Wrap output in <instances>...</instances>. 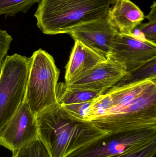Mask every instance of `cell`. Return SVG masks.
<instances>
[{"label":"cell","instance_id":"cell-13","mask_svg":"<svg viewBox=\"0 0 156 157\" xmlns=\"http://www.w3.org/2000/svg\"><path fill=\"white\" fill-rule=\"evenodd\" d=\"M104 92L85 89L71 88L65 83L57 85L56 94L57 103L59 106L92 101L95 98Z\"/></svg>","mask_w":156,"mask_h":157},{"label":"cell","instance_id":"cell-8","mask_svg":"<svg viewBox=\"0 0 156 157\" xmlns=\"http://www.w3.org/2000/svg\"><path fill=\"white\" fill-rule=\"evenodd\" d=\"M37 138L36 116L25 101L0 131V145L14 154Z\"/></svg>","mask_w":156,"mask_h":157},{"label":"cell","instance_id":"cell-18","mask_svg":"<svg viewBox=\"0 0 156 157\" xmlns=\"http://www.w3.org/2000/svg\"><path fill=\"white\" fill-rule=\"evenodd\" d=\"M91 103L92 101H89L60 106L75 119L85 121V120L89 114Z\"/></svg>","mask_w":156,"mask_h":157},{"label":"cell","instance_id":"cell-14","mask_svg":"<svg viewBox=\"0 0 156 157\" xmlns=\"http://www.w3.org/2000/svg\"><path fill=\"white\" fill-rule=\"evenodd\" d=\"M154 78H156V58L125 75L114 86H119Z\"/></svg>","mask_w":156,"mask_h":157},{"label":"cell","instance_id":"cell-3","mask_svg":"<svg viewBox=\"0 0 156 157\" xmlns=\"http://www.w3.org/2000/svg\"><path fill=\"white\" fill-rule=\"evenodd\" d=\"M92 122L108 133L156 126V78L132 100L112 106Z\"/></svg>","mask_w":156,"mask_h":157},{"label":"cell","instance_id":"cell-15","mask_svg":"<svg viewBox=\"0 0 156 157\" xmlns=\"http://www.w3.org/2000/svg\"><path fill=\"white\" fill-rule=\"evenodd\" d=\"M41 0H0V15L13 17L19 13L28 12L35 4Z\"/></svg>","mask_w":156,"mask_h":157},{"label":"cell","instance_id":"cell-20","mask_svg":"<svg viewBox=\"0 0 156 157\" xmlns=\"http://www.w3.org/2000/svg\"><path fill=\"white\" fill-rule=\"evenodd\" d=\"M12 40V36L6 30L0 29V67L8 52Z\"/></svg>","mask_w":156,"mask_h":157},{"label":"cell","instance_id":"cell-21","mask_svg":"<svg viewBox=\"0 0 156 157\" xmlns=\"http://www.w3.org/2000/svg\"><path fill=\"white\" fill-rule=\"evenodd\" d=\"M116 1V0H111V4H113V3Z\"/></svg>","mask_w":156,"mask_h":157},{"label":"cell","instance_id":"cell-6","mask_svg":"<svg viewBox=\"0 0 156 157\" xmlns=\"http://www.w3.org/2000/svg\"><path fill=\"white\" fill-rule=\"evenodd\" d=\"M156 141V126L108 133L66 157H112Z\"/></svg>","mask_w":156,"mask_h":157},{"label":"cell","instance_id":"cell-1","mask_svg":"<svg viewBox=\"0 0 156 157\" xmlns=\"http://www.w3.org/2000/svg\"><path fill=\"white\" fill-rule=\"evenodd\" d=\"M36 120L38 138L50 157H66L108 133L92 122L75 119L57 103L38 113Z\"/></svg>","mask_w":156,"mask_h":157},{"label":"cell","instance_id":"cell-19","mask_svg":"<svg viewBox=\"0 0 156 157\" xmlns=\"http://www.w3.org/2000/svg\"><path fill=\"white\" fill-rule=\"evenodd\" d=\"M156 153V141H154L140 148L112 157H154Z\"/></svg>","mask_w":156,"mask_h":157},{"label":"cell","instance_id":"cell-12","mask_svg":"<svg viewBox=\"0 0 156 157\" xmlns=\"http://www.w3.org/2000/svg\"><path fill=\"white\" fill-rule=\"evenodd\" d=\"M109 24L118 33L130 35L142 24L144 14L131 0H116L106 15Z\"/></svg>","mask_w":156,"mask_h":157},{"label":"cell","instance_id":"cell-2","mask_svg":"<svg viewBox=\"0 0 156 157\" xmlns=\"http://www.w3.org/2000/svg\"><path fill=\"white\" fill-rule=\"evenodd\" d=\"M111 0H41L34 14L45 35L68 34L75 28L106 16Z\"/></svg>","mask_w":156,"mask_h":157},{"label":"cell","instance_id":"cell-5","mask_svg":"<svg viewBox=\"0 0 156 157\" xmlns=\"http://www.w3.org/2000/svg\"><path fill=\"white\" fill-rule=\"evenodd\" d=\"M29 58L7 56L0 67V131L25 101Z\"/></svg>","mask_w":156,"mask_h":157},{"label":"cell","instance_id":"cell-16","mask_svg":"<svg viewBox=\"0 0 156 157\" xmlns=\"http://www.w3.org/2000/svg\"><path fill=\"white\" fill-rule=\"evenodd\" d=\"M145 18L148 20L147 23L137 26L132 32L143 37L147 40L156 44V2L154 1L151 10Z\"/></svg>","mask_w":156,"mask_h":157},{"label":"cell","instance_id":"cell-17","mask_svg":"<svg viewBox=\"0 0 156 157\" xmlns=\"http://www.w3.org/2000/svg\"><path fill=\"white\" fill-rule=\"evenodd\" d=\"M12 157H50L48 152L41 141L37 138L17 152Z\"/></svg>","mask_w":156,"mask_h":157},{"label":"cell","instance_id":"cell-9","mask_svg":"<svg viewBox=\"0 0 156 157\" xmlns=\"http://www.w3.org/2000/svg\"><path fill=\"white\" fill-rule=\"evenodd\" d=\"M118 32L108 22L106 16L79 26L69 35L107 58L112 43Z\"/></svg>","mask_w":156,"mask_h":157},{"label":"cell","instance_id":"cell-4","mask_svg":"<svg viewBox=\"0 0 156 157\" xmlns=\"http://www.w3.org/2000/svg\"><path fill=\"white\" fill-rule=\"evenodd\" d=\"M29 60L25 101L36 116L57 103L56 90L60 71L53 57L41 49L35 51Z\"/></svg>","mask_w":156,"mask_h":157},{"label":"cell","instance_id":"cell-10","mask_svg":"<svg viewBox=\"0 0 156 157\" xmlns=\"http://www.w3.org/2000/svg\"><path fill=\"white\" fill-rule=\"evenodd\" d=\"M128 73L112 60H106L93 67L84 75L69 84L71 88L85 89L104 92L116 85Z\"/></svg>","mask_w":156,"mask_h":157},{"label":"cell","instance_id":"cell-7","mask_svg":"<svg viewBox=\"0 0 156 157\" xmlns=\"http://www.w3.org/2000/svg\"><path fill=\"white\" fill-rule=\"evenodd\" d=\"M107 58L131 73L156 58V44L132 33H118L112 43Z\"/></svg>","mask_w":156,"mask_h":157},{"label":"cell","instance_id":"cell-11","mask_svg":"<svg viewBox=\"0 0 156 157\" xmlns=\"http://www.w3.org/2000/svg\"><path fill=\"white\" fill-rule=\"evenodd\" d=\"M107 58L87 47L80 41L75 40L69 60L66 66L65 83H72Z\"/></svg>","mask_w":156,"mask_h":157}]
</instances>
